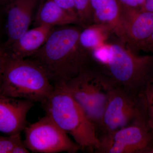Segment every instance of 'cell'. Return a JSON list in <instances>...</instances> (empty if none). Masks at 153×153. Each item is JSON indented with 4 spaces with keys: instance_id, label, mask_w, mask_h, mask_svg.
<instances>
[{
    "instance_id": "obj_13",
    "label": "cell",
    "mask_w": 153,
    "mask_h": 153,
    "mask_svg": "<svg viewBox=\"0 0 153 153\" xmlns=\"http://www.w3.org/2000/svg\"><path fill=\"white\" fill-rule=\"evenodd\" d=\"M54 29L52 26L41 25L28 30L11 45L12 52L9 55L18 58H28L44 45Z\"/></svg>"
},
{
    "instance_id": "obj_16",
    "label": "cell",
    "mask_w": 153,
    "mask_h": 153,
    "mask_svg": "<svg viewBox=\"0 0 153 153\" xmlns=\"http://www.w3.org/2000/svg\"><path fill=\"white\" fill-rule=\"evenodd\" d=\"M78 25L83 29L94 23L90 0H74Z\"/></svg>"
},
{
    "instance_id": "obj_5",
    "label": "cell",
    "mask_w": 153,
    "mask_h": 153,
    "mask_svg": "<svg viewBox=\"0 0 153 153\" xmlns=\"http://www.w3.org/2000/svg\"><path fill=\"white\" fill-rule=\"evenodd\" d=\"M65 85L97 128L110 91L116 85L112 79L94 64L81 71Z\"/></svg>"
},
{
    "instance_id": "obj_7",
    "label": "cell",
    "mask_w": 153,
    "mask_h": 153,
    "mask_svg": "<svg viewBox=\"0 0 153 153\" xmlns=\"http://www.w3.org/2000/svg\"><path fill=\"white\" fill-rule=\"evenodd\" d=\"M144 112L141 95L115 85L110 91L97 126L102 134L124 127Z\"/></svg>"
},
{
    "instance_id": "obj_19",
    "label": "cell",
    "mask_w": 153,
    "mask_h": 153,
    "mask_svg": "<svg viewBox=\"0 0 153 153\" xmlns=\"http://www.w3.org/2000/svg\"><path fill=\"white\" fill-rule=\"evenodd\" d=\"M53 1L59 7L78 20L77 13L75 8L74 0H53Z\"/></svg>"
},
{
    "instance_id": "obj_1",
    "label": "cell",
    "mask_w": 153,
    "mask_h": 153,
    "mask_svg": "<svg viewBox=\"0 0 153 153\" xmlns=\"http://www.w3.org/2000/svg\"><path fill=\"white\" fill-rule=\"evenodd\" d=\"M82 29L70 25L54 28L44 45L28 57L43 67L53 85L66 84L94 65L91 54L79 43Z\"/></svg>"
},
{
    "instance_id": "obj_11",
    "label": "cell",
    "mask_w": 153,
    "mask_h": 153,
    "mask_svg": "<svg viewBox=\"0 0 153 153\" xmlns=\"http://www.w3.org/2000/svg\"><path fill=\"white\" fill-rule=\"evenodd\" d=\"M7 9L8 45L29 30L38 0H10Z\"/></svg>"
},
{
    "instance_id": "obj_14",
    "label": "cell",
    "mask_w": 153,
    "mask_h": 153,
    "mask_svg": "<svg viewBox=\"0 0 153 153\" xmlns=\"http://www.w3.org/2000/svg\"><path fill=\"white\" fill-rule=\"evenodd\" d=\"M36 26L78 25V20L55 4L53 0H47L41 6L36 17Z\"/></svg>"
},
{
    "instance_id": "obj_26",
    "label": "cell",
    "mask_w": 153,
    "mask_h": 153,
    "mask_svg": "<svg viewBox=\"0 0 153 153\" xmlns=\"http://www.w3.org/2000/svg\"><path fill=\"white\" fill-rule=\"evenodd\" d=\"M10 1V0H9V1Z\"/></svg>"
},
{
    "instance_id": "obj_24",
    "label": "cell",
    "mask_w": 153,
    "mask_h": 153,
    "mask_svg": "<svg viewBox=\"0 0 153 153\" xmlns=\"http://www.w3.org/2000/svg\"><path fill=\"white\" fill-rule=\"evenodd\" d=\"M4 59L1 62H0V81H1V76L2 68L3 63L4 62Z\"/></svg>"
},
{
    "instance_id": "obj_17",
    "label": "cell",
    "mask_w": 153,
    "mask_h": 153,
    "mask_svg": "<svg viewBox=\"0 0 153 153\" xmlns=\"http://www.w3.org/2000/svg\"><path fill=\"white\" fill-rule=\"evenodd\" d=\"M141 96L147 123L153 136V80Z\"/></svg>"
},
{
    "instance_id": "obj_9",
    "label": "cell",
    "mask_w": 153,
    "mask_h": 153,
    "mask_svg": "<svg viewBox=\"0 0 153 153\" xmlns=\"http://www.w3.org/2000/svg\"><path fill=\"white\" fill-rule=\"evenodd\" d=\"M120 22L125 44L136 53L141 51L153 32V13L122 6Z\"/></svg>"
},
{
    "instance_id": "obj_23",
    "label": "cell",
    "mask_w": 153,
    "mask_h": 153,
    "mask_svg": "<svg viewBox=\"0 0 153 153\" xmlns=\"http://www.w3.org/2000/svg\"><path fill=\"white\" fill-rule=\"evenodd\" d=\"M6 53L3 49H0V62H1L5 56Z\"/></svg>"
},
{
    "instance_id": "obj_4",
    "label": "cell",
    "mask_w": 153,
    "mask_h": 153,
    "mask_svg": "<svg viewBox=\"0 0 153 153\" xmlns=\"http://www.w3.org/2000/svg\"><path fill=\"white\" fill-rule=\"evenodd\" d=\"M54 86L52 95L42 104L46 115L71 136L81 150L95 152L100 143L95 125L74 100L65 84Z\"/></svg>"
},
{
    "instance_id": "obj_2",
    "label": "cell",
    "mask_w": 153,
    "mask_h": 153,
    "mask_svg": "<svg viewBox=\"0 0 153 153\" xmlns=\"http://www.w3.org/2000/svg\"><path fill=\"white\" fill-rule=\"evenodd\" d=\"M96 65L116 85L141 95L153 80V54L139 55L119 40L91 52Z\"/></svg>"
},
{
    "instance_id": "obj_18",
    "label": "cell",
    "mask_w": 153,
    "mask_h": 153,
    "mask_svg": "<svg viewBox=\"0 0 153 153\" xmlns=\"http://www.w3.org/2000/svg\"><path fill=\"white\" fill-rule=\"evenodd\" d=\"M22 142L21 134L7 137L0 136V153H12L14 148Z\"/></svg>"
},
{
    "instance_id": "obj_3",
    "label": "cell",
    "mask_w": 153,
    "mask_h": 153,
    "mask_svg": "<svg viewBox=\"0 0 153 153\" xmlns=\"http://www.w3.org/2000/svg\"><path fill=\"white\" fill-rule=\"evenodd\" d=\"M54 90L46 71L38 63L6 53L2 68L0 95L43 104Z\"/></svg>"
},
{
    "instance_id": "obj_20",
    "label": "cell",
    "mask_w": 153,
    "mask_h": 153,
    "mask_svg": "<svg viewBox=\"0 0 153 153\" xmlns=\"http://www.w3.org/2000/svg\"><path fill=\"white\" fill-rule=\"evenodd\" d=\"M122 6L131 8L141 10L145 0H118Z\"/></svg>"
},
{
    "instance_id": "obj_6",
    "label": "cell",
    "mask_w": 153,
    "mask_h": 153,
    "mask_svg": "<svg viewBox=\"0 0 153 153\" xmlns=\"http://www.w3.org/2000/svg\"><path fill=\"white\" fill-rule=\"evenodd\" d=\"M95 152L149 153L153 145V136L145 113L124 127L102 135Z\"/></svg>"
},
{
    "instance_id": "obj_15",
    "label": "cell",
    "mask_w": 153,
    "mask_h": 153,
    "mask_svg": "<svg viewBox=\"0 0 153 153\" xmlns=\"http://www.w3.org/2000/svg\"><path fill=\"white\" fill-rule=\"evenodd\" d=\"M111 35L112 31L107 26L94 23L82 29L79 36V43L84 49L91 53L108 42Z\"/></svg>"
},
{
    "instance_id": "obj_10",
    "label": "cell",
    "mask_w": 153,
    "mask_h": 153,
    "mask_svg": "<svg viewBox=\"0 0 153 153\" xmlns=\"http://www.w3.org/2000/svg\"><path fill=\"white\" fill-rule=\"evenodd\" d=\"M34 102L0 95V132L21 134L27 126V116Z\"/></svg>"
},
{
    "instance_id": "obj_22",
    "label": "cell",
    "mask_w": 153,
    "mask_h": 153,
    "mask_svg": "<svg viewBox=\"0 0 153 153\" xmlns=\"http://www.w3.org/2000/svg\"><path fill=\"white\" fill-rule=\"evenodd\" d=\"M30 152V151L24 145L23 141V142L16 146L12 152V153H28Z\"/></svg>"
},
{
    "instance_id": "obj_12",
    "label": "cell",
    "mask_w": 153,
    "mask_h": 153,
    "mask_svg": "<svg viewBox=\"0 0 153 153\" xmlns=\"http://www.w3.org/2000/svg\"><path fill=\"white\" fill-rule=\"evenodd\" d=\"M90 1L94 23L107 26L112 31L113 35L124 44V38L120 22L122 6L118 1Z\"/></svg>"
},
{
    "instance_id": "obj_25",
    "label": "cell",
    "mask_w": 153,
    "mask_h": 153,
    "mask_svg": "<svg viewBox=\"0 0 153 153\" xmlns=\"http://www.w3.org/2000/svg\"><path fill=\"white\" fill-rule=\"evenodd\" d=\"M149 153H153V146L151 148V149L150 150L149 152Z\"/></svg>"
},
{
    "instance_id": "obj_21",
    "label": "cell",
    "mask_w": 153,
    "mask_h": 153,
    "mask_svg": "<svg viewBox=\"0 0 153 153\" xmlns=\"http://www.w3.org/2000/svg\"><path fill=\"white\" fill-rule=\"evenodd\" d=\"M141 51L151 52L153 54V32L143 46Z\"/></svg>"
},
{
    "instance_id": "obj_8",
    "label": "cell",
    "mask_w": 153,
    "mask_h": 153,
    "mask_svg": "<svg viewBox=\"0 0 153 153\" xmlns=\"http://www.w3.org/2000/svg\"><path fill=\"white\" fill-rule=\"evenodd\" d=\"M24 131L23 143L31 152L75 153L81 150L79 145L47 115L27 126Z\"/></svg>"
}]
</instances>
